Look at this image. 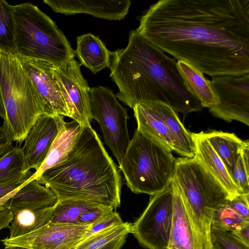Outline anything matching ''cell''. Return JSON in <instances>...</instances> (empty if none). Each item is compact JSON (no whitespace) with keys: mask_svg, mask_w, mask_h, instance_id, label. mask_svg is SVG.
<instances>
[{"mask_svg":"<svg viewBox=\"0 0 249 249\" xmlns=\"http://www.w3.org/2000/svg\"><path fill=\"white\" fill-rule=\"evenodd\" d=\"M136 31L212 77L249 74V0H160Z\"/></svg>","mask_w":249,"mask_h":249,"instance_id":"1","label":"cell"},{"mask_svg":"<svg viewBox=\"0 0 249 249\" xmlns=\"http://www.w3.org/2000/svg\"><path fill=\"white\" fill-rule=\"evenodd\" d=\"M110 77L116 97L133 108L137 104L161 102L183 114L203 108L187 89L177 62L135 30L126 48L110 52Z\"/></svg>","mask_w":249,"mask_h":249,"instance_id":"2","label":"cell"},{"mask_svg":"<svg viewBox=\"0 0 249 249\" xmlns=\"http://www.w3.org/2000/svg\"><path fill=\"white\" fill-rule=\"evenodd\" d=\"M91 125L82 126L67 159L36 180L58 201L78 199L112 207L121 205L122 177Z\"/></svg>","mask_w":249,"mask_h":249,"instance_id":"3","label":"cell"},{"mask_svg":"<svg viewBox=\"0 0 249 249\" xmlns=\"http://www.w3.org/2000/svg\"><path fill=\"white\" fill-rule=\"evenodd\" d=\"M173 178L182 197L199 245L202 249H210L213 213L220 203L229 199L228 194L195 156L176 159Z\"/></svg>","mask_w":249,"mask_h":249,"instance_id":"4","label":"cell"},{"mask_svg":"<svg viewBox=\"0 0 249 249\" xmlns=\"http://www.w3.org/2000/svg\"><path fill=\"white\" fill-rule=\"evenodd\" d=\"M15 54L55 64L74 58L64 34L37 6L29 2L14 6Z\"/></svg>","mask_w":249,"mask_h":249,"instance_id":"5","label":"cell"},{"mask_svg":"<svg viewBox=\"0 0 249 249\" xmlns=\"http://www.w3.org/2000/svg\"><path fill=\"white\" fill-rule=\"evenodd\" d=\"M176 159L171 150L136 129L119 168L132 192L153 196L172 181Z\"/></svg>","mask_w":249,"mask_h":249,"instance_id":"6","label":"cell"},{"mask_svg":"<svg viewBox=\"0 0 249 249\" xmlns=\"http://www.w3.org/2000/svg\"><path fill=\"white\" fill-rule=\"evenodd\" d=\"M0 90L6 117L4 123L13 142L20 145L44 113L38 94L16 54L0 52Z\"/></svg>","mask_w":249,"mask_h":249,"instance_id":"7","label":"cell"},{"mask_svg":"<svg viewBox=\"0 0 249 249\" xmlns=\"http://www.w3.org/2000/svg\"><path fill=\"white\" fill-rule=\"evenodd\" d=\"M89 96L91 118L99 123L104 142L119 164L130 140L127 110L108 88L99 86L91 88Z\"/></svg>","mask_w":249,"mask_h":249,"instance_id":"8","label":"cell"},{"mask_svg":"<svg viewBox=\"0 0 249 249\" xmlns=\"http://www.w3.org/2000/svg\"><path fill=\"white\" fill-rule=\"evenodd\" d=\"M173 211L172 180L162 191L151 196L146 208L132 224L131 233L145 248H166L169 242Z\"/></svg>","mask_w":249,"mask_h":249,"instance_id":"9","label":"cell"},{"mask_svg":"<svg viewBox=\"0 0 249 249\" xmlns=\"http://www.w3.org/2000/svg\"><path fill=\"white\" fill-rule=\"evenodd\" d=\"M212 88L218 104L209 108L214 117L228 122L238 121L249 125V74L212 77Z\"/></svg>","mask_w":249,"mask_h":249,"instance_id":"10","label":"cell"},{"mask_svg":"<svg viewBox=\"0 0 249 249\" xmlns=\"http://www.w3.org/2000/svg\"><path fill=\"white\" fill-rule=\"evenodd\" d=\"M80 64L74 58L65 63H52L53 74L67 105L69 117L81 126L90 125L92 120L89 93L90 88L83 77Z\"/></svg>","mask_w":249,"mask_h":249,"instance_id":"11","label":"cell"},{"mask_svg":"<svg viewBox=\"0 0 249 249\" xmlns=\"http://www.w3.org/2000/svg\"><path fill=\"white\" fill-rule=\"evenodd\" d=\"M91 226L50 222L39 230L15 238L2 240L5 246L30 249H75Z\"/></svg>","mask_w":249,"mask_h":249,"instance_id":"12","label":"cell"},{"mask_svg":"<svg viewBox=\"0 0 249 249\" xmlns=\"http://www.w3.org/2000/svg\"><path fill=\"white\" fill-rule=\"evenodd\" d=\"M18 57L38 94L44 114L69 117L67 105L53 74V63Z\"/></svg>","mask_w":249,"mask_h":249,"instance_id":"13","label":"cell"},{"mask_svg":"<svg viewBox=\"0 0 249 249\" xmlns=\"http://www.w3.org/2000/svg\"><path fill=\"white\" fill-rule=\"evenodd\" d=\"M66 124L64 116L43 114L28 133L22 147L25 170L37 171L46 159L51 147L60 130Z\"/></svg>","mask_w":249,"mask_h":249,"instance_id":"14","label":"cell"},{"mask_svg":"<svg viewBox=\"0 0 249 249\" xmlns=\"http://www.w3.org/2000/svg\"><path fill=\"white\" fill-rule=\"evenodd\" d=\"M44 2L55 12L65 15L85 13L110 20L123 19L128 13L131 0H49Z\"/></svg>","mask_w":249,"mask_h":249,"instance_id":"15","label":"cell"},{"mask_svg":"<svg viewBox=\"0 0 249 249\" xmlns=\"http://www.w3.org/2000/svg\"><path fill=\"white\" fill-rule=\"evenodd\" d=\"M195 145V157L208 173L228 195L230 199L240 195L238 189L223 162L212 147L205 132L192 133Z\"/></svg>","mask_w":249,"mask_h":249,"instance_id":"16","label":"cell"},{"mask_svg":"<svg viewBox=\"0 0 249 249\" xmlns=\"http://www.w3.org/2000/svg\"><path fill=\"white\" fill-rule=\"evenodd\" d=\"M133 109L138 131L180 155L176 141L153 102L137 104Z\"/></svg>","mask_w":249,"mask_h":249,"instance_id":"17","label":"cell"},{"mask_svg":"<svg viewBox=\"0 0 249 249\" xmlns=\"http://www.w3.org/2000/svg\"><path fill=\"white\" fill-rule=\"evenodd\" d=\"M173 218L168 247L200 249L182 197L172 179Z\"/></svg>","mask_w":249,"mask_h":249,"instance_id":"18","label":"cell"},{"mask_svg":"<svg viewBox=\"0 0 249 249\" xmlns=\"http://www.w3.org/2000/svg\"><path fill=\"white\" fill-rule=\"evenodd\" d=\"M58 199L52 190L35 179L26 182L5 203L3 207L13 213L36 210L55 205Z\"/></svg>","mask_w":249,"mask_h":249,"instance_id":"19","label":"cell"},{"mask_svg":"<svg viewBox=\"0 0 249 249\" xmlns=\"http://www.w3.org/2000/svg\"><path fill=\"white\" fill-rule=\"evenodd\" d=\"M249 224V194L226 199L214 209L212 228L231 231Z\"/></svg>","mask_w":249,"mask_h":249,"instance_id":"20","label":"cell"},{"mask_svg":"<svg viewBox=\"0 0 249 249\" xmlns=\"http://www.w3.org/2000/svg\"><path fill=\"white\" fill-rule=\"evenodd\" d=\"M82 127L74 120L66 122L55 138L44 161L26 182L36 180L44 171L65 161L73 148Z\"/></svg>","mask_w":249,"mask_h":249,"instance_id":"21","label":"cell"},{"mask_svg":"<svg viewBox=\"0 0 249 249\" xmlns=\"http://www.w3.org/2000/svg\"><path fill=\"white\" fill-rule=\"evenodd\" d=\"M77 47L75 54L80 65L96 74L110 64V52L99 38L91 33L79 36L76 38Z\"/></svg>","mask_w":249,"mask_h":249,"instance_id":"22","label":"cell"},{"mask_svg":"<svg viewBox=\"0 0 249 249\" xmlns=\"http://www.w3.org/2000/svg\"><path fill=\"white\" fill-rule=\"evenodd\" d=\"M177 67L188 90L203 107L210 108L218 104L211 81L200 71L181 60L178 61Z\"/></svg>","mask_w":249,"mask_h":249,"instance_id":"23","label":"cell"},{"mask_svg":"<svg viewBox=\"0 0 249 249\" xmlns=\"http://www.w3.org/2000/svg\"><path fill=\"white\" fill-rule=\"evenodd\" d=\"M205 136L231 175L242 151L249 145V140L243 141L233 133L220 131L205 133Z\"/></svg>","mask_w":249,"mask_h":249,"instance_id":"24","label":"cell"},{"mask_svg":"<svg viewBox=\"0 0 249 249\" xmlns=\"http://www.w3.org/2000/svg\"><path fill=\"white\" fill-rule=\"evenodd\" d=\"M53 206L36 210H23L14 214L8 238L20 237L42 228L51 221Z\"/></svg>","mask_w":249,"mask_h":249,"instance_id":"25","label":"cell"},{"mask_svg":"<svg viewBox=\"0 0 249 249\" xmlns=\"http://www.w3.org/2000/svg\"><path fill=\"white\" fill-rule=\"evenodd\" d=\"M25 170L22 148L13 147L0 159V185L25 183L33 174Z\"/></svg>","mask_w":249,"mask_h":249,"instance_id":"26","label":"cell"},{"mask_svg":"<svg viewBox=\"0 0 249 249\" xmlns=\"http://www.w3.org/2000/svg\"><path fill=\"white\" fill-rule=\"evenodd\" d=\"M103 205L78 199H64L54 205L51 222L77 224L79 217L83 213Z\"/></svg>","mask_w":249,"mask_h":249,"instance_id":"27","label":"cell"},{"mask_svg":"<svg viewBox=\"0 0 249 249\" xmlns=\"http://www.w3.org/2000/svg\"><path fill=\"white\" fill-rule=\"evenodd\" d=\"M0 52L15 54L14 6L0 0Z\"/></svg>","mask_w":249,"mask_h":249,"instance_id":"28","label":"cell"},{"mask_svg":"<svg viewBox=\"0 0 249 249\" xmlns=\"http://www.w3.org/2000/svg\"><path fill=\"white\" fill-rule=\"evenodd\" d=\"M132 224L123 223L107 229L84 239L75 249H97L123 235L131 233Z\"/></svg>","mask_w":249,"mask_h":249,"instance_id":"29","label":"cell"},{"mask_svg":"<svg viewBox=\"0 0 249 249\" xmlns=\"http://www.w3.org/2000/svg\"><path fill=\"white\" fill-rule=\"evenodd\" d=\"M249 145L242 151L231 175L239 195L249 194Z\"/></svg>","mask_w":249,"mask_h":249,"instance_id":"30","label":"cell"},{"mask_svg":"<svg viewBox=\"0 0 249 249\" xmlns=\"http://www.w3.org/2000/svg\"><path fill=\"white\" fill-rule=\"evenodd\" d=\"M211 239L213 249H249L230 231L211 228Z\"/></svg>","mask_w":249,"mask_h":249,"instance_id":"31","label":"cell"},{"mask_svg":"<svg viewBox=\"0 0 249 249\" xmlns=\"http://www.w3.org/2000/svg\"><path fill=\"white\" fill-rule=\"evenodd\" d=\"M113 210L111 207L102 206L87 212L79 217L77 224L91 226L109 214Z\"/></svg>","mask_w":249,"mask_h":249,"instance_id":"32","label":"cell"},{"mask_svg":"<svg viewBox=\"0 0 249 249\" xmlns=\"http://www.w3.org/2000/svg\"><path fill=\"white\" fill-rule=\"evenodd\" d=\"M123 223L119 214L113 211L101 220L91 225L86 233L84 239L102 231Z\"/></svg>","mask_w":249,"mask_h":249,"instance_id":"33","label":"cell"},{"mask_svg":"<svg viewBox=\"0 0 249 249\" xmlns=\"http://www.w3.org/2000/svg\"><path fill=\"white\" fill-rule=\"evenodd\" d=\"M13 141L6 124L0 127V159L13 146Z\"/></svg>","mask_w":249,"mask_h":249,"instance_id":"34","label":"cell"},{"mask_svg":"<svg viewBox=\"0 0 249 249\" xmlns=\"http://www.w3.org/2000/svg\"><path fill=\"white\" fill-rule=\"evenodd\" d=\"M24 183L0 185V203H5Z\"/></svg>","mask_w":249,"mask_h":249,"instance_id":"35","label":"cell"},{"mask_svg":"<svg viewBox=\"0 0 249 249\" xmlns=\"http://www.w3.org/2000/svg\"><path fill=\"white\" fill-rule=\"evenodd\" d=\"M230 232L239 240L249 246V224L243 225Z\"/></svg>","mask_w":249,"mask_h":249,"instance_id":"36","label":"cell"},{"mask_svg":"<svg viewBox=\"0 0 249 249\" xmlns=\"http://www.w3.org/2000/svg\"><path fill=\"white\" fill-rule=\"evenodd\" d=\"M14 216L12 212L4 207L0 210V230L9 227Z\"/></svg>","mask_w":249,"mask_h":249,"instance_id":"37","label":"cell"},{"mask_svg":"<svg viewBox=\"0 0 249 249\" xmlns=\"http://www.w3.org/2000/svg\"><path fill=\"white\" fill-rule=\"evenodd\" d=\"M127 236L123 235L97 249H120L125 243Z\"/></svg>","mask_w":249,"mask_h":249,"instance_id":"38","label":"cell"},{"mask_svg":"<svg viewBox=\"0 0 249 249\" xmlns=\"http://www.w3.org/2000/svg\"><path fill=\"white\" fill-rule=\"evenodd\" d=\"M0 117H1L4 121L6 120V113L3 103L2 98L0 90Z\"/></svg>","mask_w":249,"mask_h":249,"instance_id":"39","label":"cell"},{"mask_svg":"<svg viewBox=\"0 0 249 249\" xmlns=\"http://www.w3.org/2000/svg\"><path fill=\"white\" fill-rule=\"evenodd\" d=\"M3 249H30L27 248L17 246H5Z\"/></svg>","mask_w":249,"mask_h":249,"instance_id":"40","label":"cell"},{"mask_svg":"<svg viewBox=\"0 0 249 249\" xmlns=\"http://www.w3.org/2000/svg\"><path fill=\"white\" fill-rule=\"evenodd\" d=\"M4 203H0V210L3 208V205Z\"/></svg>","mask_w":249,"mask_h":249,"instance_id":"41","label":"cell"},{"mask_svg":"<svg viewBox=\"0 0 249 249\" xmlns=\"http://www.w3.org/2000/svg\"><path fill=\"white\" fill-rule=\"evenodd\" d=\"M164 249H178V248H174V247H167L166 248Z\"/></svg>","mask_w":249,"mask_h":249,"instance_id":"42","label":"cell"}]
</instances>
